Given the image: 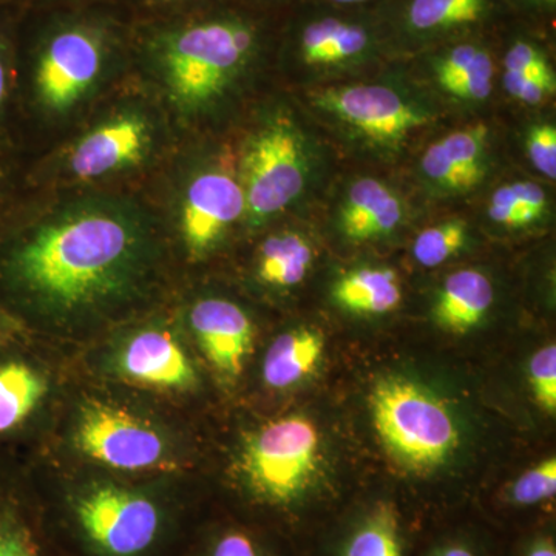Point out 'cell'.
Here are the masks:
<instances>
[{
  "label": "cell",
  "mask_w": 556,
  "mask_h": 556,
  "mask_svg": "<svg viewBox=\"0 0 556 556\" xmlns=\"http://www.w3.org/2000/svg\"><path fill=\"white\" fill-rule=\"evenodd\" d=\"M320 457V434L303 416H288L260 427L243 452L249 506L294 526L305 506Z\"/></svg>",
  "instance_id": "obj_5"
},
{
  "label": "cell",
  "mask_w": 556,
  "mask_h": 556,
  "mask_svg": "<svg viewBox=\"0 0 556 556\" xmlns=\"http://www.w3.org/2000/svg\"><path fill=\"white\" fill-rule=\"evenodd\" d=\"M190 328L208 364L225 378L241 375L254 340L251 318L236 303L204 299L190 311Z\"/></svg>",
  "instance_id": "obj_14"
},
{
  "label": "cell",
  "mask_w": 556,
  "mask_h": 556,
  "mask_svg": "<svg viewBox=\"0 0 556 556\" xmlns=\"http://www.w3.org/2000/svg\"><path fill=\"white\" fill-rule=\"evenodd\" d=\"M308 178L305 139L288 116H277L251 138L243 159L247 212L254 223L289 206Z\"/></svg>",
  "instance_id": "obj_7"
},
{
  "label": "cell",
  "mask_w": 556,
  "mask_h": 556,
  "mask_svg": "<svg viewBox=\"0 0 556 556\" xmlns=\"http://www.w3.org/2000/svg\"><path fill=\"white\" fill-rule=\"evenodd\" d=\"M504 84H506V89L511 97L532 105L540 104V102L546 100L548 94H554L555 91V83H547V80L530 78V76L511 72H506Z\"/></svg>",
  "instance_id": "obj_34"
},
{
  "label": "cell",
  "mask_w": 556,
  "mask_h": 556,
  "mask_svg": "<svg viewBox=\"0 0 556 556\" xmlns=\"http://www.w3.org/2000/svg\"><path fill=\"white\" fill-rule=\"evenodd\" d=\"M10 2H11V0H10Z\"/></svg>",
  "instance_id": "obj_46"
},
{
  "label": "cell",
  "mask_w": 556,
  "mask_h": 556,
  "mask_svg": "<svg viewBox=\"0 0 556 556\" xmlns=\"http://www.w3.org/2000/svg\"><path fill=\"white\" fill-rule=\"evenodd\" d=\"M47 521L72 556H179L189 540L179 501L108 481L70 490Z\"/></svg>",
  "instance_id": "obj_2"
},
{
  "label": "cell",
  "mask_w": 556,
  "mask_h": 556,
  "mask_svg": "<svg viewBox=\"0 0 556 556\" xmlns=\"http://www.w3.org/2000/svg\"><path fill=\"white\" fill-rule=\"evenodd\" d=\"M402 204L378 179H358L348 190L342 229L351 240H371L393 232L402 222Z\"/></svg>",
  "instance_id": "obj_17"
},
{
  "label": "cell",
  "mask_w": 556,
  "mask_h": 556,
  "mask_svg": "<svg viewBox=\"0 0 556 556\" xmlns=\"http://www.w3.org/2000/svg\"><path fill=\"white\" fill-rule=\"evenodd\" d=\"M478 51V47L466 43V46L456 47V49L445 54L441 62H439L437 68L439 84L444 86L448 80L456 78L460 72H464V70L470 65V62L477 56Z\"/></svg>",
  "instance_id": "obj_38"
},
{
  "label": "cell",
  "mask_w": 556,
  "mask_h": 556,
  "mask_svg": "<svg viewBox=\"0 0 556 556\" xmlns=\"http://www.w3.org/2000/svg\"><path fill=\"white\" fill-rule=\"evenodd\" d=\"M420 556H489L484 547L473 538L455 533L442 536L430 544Z\"/></svg>",
  "instance_id": "obj_36"
},
{
  "label": "cell",
  "mask_w": 556,
  "mask_h": 556,
  "mask_svg": "<svg viewBox=\"0 0 556 556\" xmlns=\"http://www.w3.org/2000/svg\"><path fill=\"white\" fill-rule=\"evenodd\" d=\"M376 430L388 453L413 470H431L455 453L459 431L447 407L405 378L379 380L371 393Z\"/></svg>",
  "instance_id": "obj_6"
},
{
  "label": "cell",
  "mask_w": 556,
  "mask_h": 556,
  "mask_svg": "<svg viewBox=\"0 0 556 556\" xmlns=\"http://www.w3.org/2000/svg\"><path fill=\"white\" fill-rule=\"evenodd\" d=\"M10 199L9 169L0 164V219L5 215L7 201Z\"/></svg>",
  "instance_id": "obj_42"
},
{
  "label": "cell",
  "mask_w": 556,
  "mask_h": 556,
  "mask_svg": "<svg viewBox=\"0 0 556 556\" xmlns=\"http://www.w3.org/2000/svg\"><path fill=\"white\" fill-rule=\"evenodd\" d=\"M407 517L396 501L378 500L348 519L321 556H409Z\"/></svg>",
  "instance_id": "obj_16"
},
{
  "label": "cell",
  "mask_w": 556,
  "mask_h": 556,
  "mask_svg": "<svg viewBox=\"0 0 556 556\" xmlns=\"http://www.w3.org/2000/svg\"><path fill=\"white\" fill-rule=\"evenodd\" d=\"M257 40V28L244 17L175 16L149 25L142 49L179 108L200 109L247 67Z\"/></svg>",
  "instance_id": "obj_3"
},
{
  "label": "cell",
  "mask_w": 556,
  "mask_h": 556,
  "mask_svg": "<svg viewBox=\"0 0 556 556\" xmlns=\"http://www.w3.org/2000/svg\"><path fill=\"white\" fill-rule=\"evenodd\" d=\"M155 260L148 219L118 200L76 201L35 219H0V306L27 328L118 308Z\"/></svg>",
  "instance_id": "obj_1"
},
{
  "label": "cell",
  "mask_w": 556,
  "mask_h": 556,
  "mask_svg": "<svg viewBox=\"0 0 556 556\" xmlns=\"http://www.w3.org/2000/svg\"><path fill=\"white\" fill-rule=\"evenodd\" d=\"M533 166L547 178L556 177V129L552 124L533 127L527 139Z\"/></svg>",
  "instance_id": "obj_32"
},
{
  "label": "cell",
  "mask_w": 556,
  "mask_h": 556,
  "mask_svg": "<svg viewBox=\"0 0 556 556\" xmlns=\"http://www.w3.org/2000/svg\"><path fill=\"white\" fill-rule=\"evenodd\" d=\"M544 2H547V3H551V2H552V3H554V2H555V0H544Z\"/></svg>",
  "instance_id": "obj_45"
},
{
  "label": "cell",
  "mask_w": 556,
  "mask_h": 556,
  "mask_svg": "<svg viewBox=\"0 0 556 556\" xmlns=\"http://www.w3.org/2000/svg\"><path fill=\"white\" fill-rule=\"evenodd\" d=\"M22 7L0 0V130L9 119L16 90V40Z\"/></svg>",
  "instance_id": "obj_24"
},
{
  "label": "cell",
  "mask_w": 556,
  "mask_h": 556,
  "mask_svg": "<svg viewBox=\"0 0 556 556\" xmlns=\"http://www.w3.org/2000/svg\"><path fill=\"white\" fill-rule=\"evenodd\" d=\"M334 2H339V3H356V2H365V0H334Z\"/></svg>",
  "instance_id": "obj_44"
},
{
  "label": "cell",
  "mask_w": 556,
  "mask_h": 556,
  "mask_svg": "<svg viewBox=\"0 0 556 556\" xmlns=\"http://www.w3.org/2000/svg\"><path fill=\"white\" fill-rule=\"evenodd\" d=\"M493 303V287L477 269H463L445 280L434 317L447 331L464 334L477 327Z\"/></svg>",
  "instance_id": "obj_18"
},
{
  "label": "cell",
  "mask_w": 556,
  "mask_h": 556,
  "mask_svg": "<svg viewBox=\"0 0 556 556\" xmlns=\"http://www.w3.org/2000/svg\"><path fill=\"white\" fill-rule=\"evenodd\" d=\"M24 340L0 346V447L21 437L49 393L46 372L22 350Z\"/></svg>",
  "instance_id": "obj_15"
},
{
  "label": "cell",
  "mask_w": 556,
  "mask_h": 556,
  "mask_svg": "<svg viewBox=\"0 0 556 556\" xmlns=\"http://www.w3.org/2000/svg\"><path fill=\"white\" fill-rule=\"evenodd\" d=\"M324 338L316 329L299 328L274 340L265 362L263 379L266 386L285 390L308 378L324 354Z\"/></svg>",
  "instance_id": "obj_19"
},
{
  "label": "cell",
  "mask_w": 556,
  "mask_h": 556,
  "mask_svg": "<svg viewBox=\"0 0 556 556\" xmlns=\"http://www.w3.org/2000/svg\"><path fill=\"white\" fill-rule=\"evenodd\" d=\"M0 556H72L47 521L42 501L0 459Z\"/></svg>",
  "instance_id": "obj_11"
},
{
  "label": "cell",
  "mask_w": 556,
  "mask_h": 556,
  "mask_svg": "<svg viewBox=\"0 0 556 556\" xmlns=\"http://www.w3.org/2000/svg\"><path fill=\"white\" fill-rule=\"evenodd\" d=\"M485 0H413L408 21L416 30L431 31L481 20Z\"/></svg>",
  "instance_id": "obj_23"
},
{
  "label": "cell",
  "mask_w": 556,
  "mask_h": 556,
  "mask_svg": "<svg viewBox=\"0 0 556 556\" xmlns=\"http://www.w3.org/2000/svg\"><path fill=\"white\" fill-rule=\"evenodd\" d=\"M247 212L243 186L223 172H206L190 181L181 206V232L193 257L214 248Z\"/></svg>",
  "instance_id": "obj_10"
},
{
  "label": "cell",
  "mask_w": 556,
  "mask_h": 556,
  "mask_svg": "<svg viewBox=\"0 0 556 556\" xmlns=\"http://www.w3.org/2000/svg\"><path fill=\"white\" fill-rule=\"evenodd\" d=\"M368 35L364 28L356 27V25H343L338 38L332 40L331 46L325 53L321 64H339L351 58L357 56L362 51L367 49Z\"/></svg>",
  "instance_id": "obj_33"
},
{
  "label": "cell",
  "mask_w": 556,
  "mask_h": 556,
  "mask_svg": "<svg viewBox=\"0 0 556 556\" xmlns=\"http://www.w3.org/2000/svg\"><path fill=\"white\" fill-rule=\"evenodd\" d=\"M489 215L497 225L521 228V211H519L518 201L515 199L510 186H504L493 193Z\"/></svg>",
  "instance_id": "obj_37"
},
{
  "label": "cell",
  "mask_w": 556,
  "mask_h": 556,
  "mask_svg": "<svg viewBox=\"0 0 556 556\" xmlns=\"http://www.w3.org/2000/svg\"><path fill=\"white\" fill-rule=\"evenodd\" d=\"M556 493V459L548 457L522 473L503 493V506L526 511L547 506Z\"/></svg>",
  "instance_id": "obj_25"
},
{
  "label": "cell",
  "mask_w": 556,
  "mask_h": 556,
  "mask_svg": "<svg viewBox=\"0 0 556 556\" xmlns=\"http://www.w3.org/2000/svg\"><path fill=\"white\" fill-rule=\"evenodd\" d=\"M466 223L453 219V222L422 230L415 241L413 254L419 265L434 268L459 252L466 244Z\"/></svg>",
  "instance_id": "obj_27"
},
{
  "label": "cell",
  "mask_w": 556,
  "mask_h": 556,
  "mask_svg": "<svg viewBox=\"0 0 556 556\" xmlns=\"http://www.w3.org/2000/svg\"><path fill=\"white\" fill-rule=\"evenodd\" d=\"M453 97L460 100L482 101L493 89V62L489 53L479 50L475 60L456 78L442 86Z\"/></svg>",
  "instance_id": "obj_28"
},
{
  "label": "cell",
  "mask_w": 556,
  "mask_h": 556,
  "mask_svg": "<svg viewBox=\"0 0 556 556\" xmlns=\"http://www.w3.org/2000/svg\"><path fill=\"white\" fill-rule=\"evenodd\" d=\"M340 306L357 314H387L402 300L396 274L391 269L364 268L340 278L334 287Z\"/></svg>",
  "instance_id": "obj_20"
},
{
  "label": "cell",
  "mask_w": 556,
  "mask_h": 556,
  "mask_svg": "<svg viewBox=\"0 0 556 556\" xmlns=\"http://www.w3.org/2000/svg\"><path fill=\"white\" fill-rule=\"evenodd\" d=\"M530 386L538 404L547 413L556 412V346H544L533 354L529 367Z\"/></svg>",
  "instance_id": "obj_29"
},
{
  "label": "cell",
  "mask_w": 556,
  "mask_h": 556,
  "mask_svg": "<svg viewBox=\"0 0 556 556\" xmlns=\"http://www.w3.org/2000/svg\"><path fill=\"white\" fill-rule=\"evenodd\" d=\"M150 142L148 121L123 113L89 131L70 153V170L79 179L105 177L144 159Z\"/></svg>",
  "instance_id": "obj_13"
},
{
  "label": "cell",
  "mask_w": 556,
  "mask_h": 556,
  "mask_svg": "<svg viewBox=\"0 0 556 556\" xmlns=\"http://www.w3.org/2000/svg\"><path fill=\"white\" fill-rule=\"evenodd\" d=\"M510 188L518 201L519 211H521V225L527 226L536 222L547 206V197L544 190L532 181L515 182V185H510Z\"/></svg>",
  "instance_id": "obj_35"
},
{
  "label": "cell",
  "mask_w": 556,
  "mask_h": 556,
  "mask_svg": "<svg viewBox=\"0 0 556 556\" xmlns=\"http://www.w3.org/2000/svg\"><path fill=\"white\" fill-rule=\"evenodd\" d=\"M73 439L84 456L113 470L138 473L175 466L174 448L160 428L105 402L80 407Z\"/></svg>",
  "instance_id": "obj_8"
},
{
  "label": "cell",
  "mask_w": 556,
  "mask_h": 556,
  "mask_svg": "<svg viewBox=\"0 0 556 556\" xmlns=\"http://www.w3.org/2000/svg\"><path fill=\"white\" fill-rule=\"evenodd\" d=\"M515 556H556V541L551 530H536L522 541Z\"/></svg>",
  "instance_id": "obj_39"
},
{
  "label": "cell",
  "mask_w": 556,
  "mask_h": 556,
  "mask_svg": "<svg viewBox=\"0 0 556 556\" xmlns=\"http://www.w3.org/2000/svg\"><path fill=\"white\" fill-rule=\"evenodd\" d=\"M25 336H27V328L0 306V346L24 339Z\"/></svg>",
  "instance_id": "obj_40"
},
{
  "label": "cell",
  "mask_w": 556,
  "mask_h": 556,
  "mask_svg": "<svg viewBox=\"0 0 556 556\" xmlns=\"http://www.w3.org/2000/svg\"><path fill=\"white\" fill-rule=\"evenodd\" d=\"M486 134H489L486 127L479 124V126L453 131L448 137L438 142L445 159L456 169L467 175L473 185H478L482 175H484L482 155H484Z\"/></svg>",
  "instance_id": "obj_26"
},
{
  "label": "cell",
  "mask_w": 556,
  "mask_h": 556,
  "mask_svg": "<svg viewBox=\"0 0 556 556\" xmlns=\"http://www.w3.org/2000/svg\"><path fill=\"white\" fill-rule=\"evenodd\" d=\"M43 21L28 30L21 14L16 53L30 58L33 93L40 108L64 112L100 79L118 49L121 28L112 17L79 11Z\"/></svg>",
  "instance_id": "obj_4"
},
{
  "label": "cell",
  "mask_w": 556,
  "mask_h": 556,
  "mask_svg": "<svg viewBox=\"0 0 556 556\" xmlns=\"http://www.w3.org/2000/svg\"><path fill=\"white\" fill-rule=\"evenodd\" d=\"M11 2L17 3L22 9H31L33 5H42V3L50 2V0H11Z\"/></svg>",
  "instance_id": "obj_43"
},
{
  "label": "cell",
  "mask_w": 556,
  "mask_h": 556,
  "mask_svg": "<svg viewBox=\"0 0 556 556\" xmlns=\"http://www.w3.org/2000/svg\"><path fill=\"white\" fill-rule=\"evenodd\" d=\"M268 533L244 522L207 527L186 541L179 556H281Z\"/></svg>",
  "instance_id": "obj_21"
},
{
  "label": "cell",
  "mask_w": 556,
  "mask_h": 556,
  "mask_svg": "<svg viewBox=\"0 0 556 556\" xmlns=\"http://www.w3.org/2000/svg\"><path fill=\"white\" fill-rule=\"evenodd\" d=\"M320 108L380 144H399L409 131L428 124L422 110L383 86H351L321 91Z\"/></svg>",
  "instance_id": "obj_9"
},
{
  "label": "cell",
  "mask_w": 556,
  "mask_h": 556,
  "mask_svg": "<svg viewBox=\"0 0 556 556\" xmlns=\"http://www.w3.org/2000/svg\"><path fill=\"white\" fill-rule=\"evenodd\" d=\"M313 263V249L299 233L270 237L260 248L258 277L270 287H295Z\"/></svg>",
  "instance_id": "obj_22"
},
{
  "label": "cell",
  "mask_w": 556,
  "mask_h": 556,
  "mask_svg": "<svg viewBox=\"0 0 556 556\" xmlns=\"http://www.w3.org/2000/svg\"><path fill=\"white\" fill-rule=\"evenodd\" d=\"M135 2L144 7L150 13L152 11H159V13L172 11V13H177V16H179L181 7L190 5V3L199 2V0H135Z\"/></svg>",
  "instance_id": "obj_41"
},
{
  "label": "cell",
  "mask_w": 556,
  "mask_h": 556,
  "mask_svg": "<svg viewBox=\"0 0 556 556\" xmlns=\"http://www.w3.org/2000/svg\"><path fill=\"white\" fill-rule=\"evenodd\" d=\"M119 375L138 386L185 391L195 386L197 372L185 348L167 329L135 332L116 356Z\"/></svg>",
  "instance_id": "obj_12"
},
{
  "label": "cell",
  "mask_w": 556,
  "mask_h": 556,
  "mask_svg": "<svg viewBox=\"0 0 556 556\" xmlns=\"http://www.w3.org/2000/svg\"><path fill=\"white\" fill-rule=\"evenodd\" d=\"M506 72L555 83L554 73L540 50L527 42H518L508 50Z\"/></svg>",
  "instance_id": "obj_30"
},
{
  "label": "cell",
  "mask_w": 556,
  "mask_h": 556,
  "mask_svg": "<svg viewBox=\"0 0 556 556\" xmlns=\"http://www.w3.org/2000/svg\"><path fill=\"white\" fill-rule=\"evenodd\" d=\"M343 25H345V22L332 20V17L308 25L302 35L303 60L308 64H321L325 53H327L332 40L338 38Z\"/></svg>",
  "instance_id": "obj_31"
}]
</instances>
